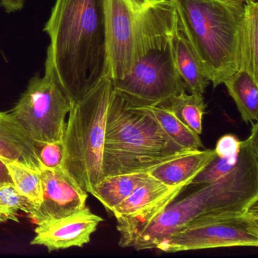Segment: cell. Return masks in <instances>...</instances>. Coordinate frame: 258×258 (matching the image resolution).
Here are the masks:
<instances>
[{
    "label": "cell",
    "instance_id": "1",
    "mask_svg": "<svg viewBox=\"0 0 258 258\" xmlns=\"http://www.w3.org/2000/svg\"><path fill=\"white\" fill-rule=\"evenodd\" d=\"M44 31L72 105L111 77L106 0H56Z\"/></svg>",
    "mask_w": 258,
    "mask_h": 258
},
{
    "label": "cell",
    "instance_id": "2",
    "mask_svg": "<svg viewBox=\"0 0 258 258\" xmlns=\"http://www.w3.org/2000/svg\"><path fill=\"white\" fill-rule=\"evenodd\" d=\"M175 18L170 0H153L139 19L132 69L113 81L116 93L133 106L165 105L170 98L185 91L173 57Z\"/></svg>",
    "mask_w": 258,
    "mask_h": 258
},
{
    "label": "cell",
    "instance_id": "3",
    "mask_svg": "<svg viewBox=\"0 0 258 258\" xmlns=\"http://www.w3.org/2000/svg\"><path fill=\"white\" fill-rule=\"evenodd\" d=\"M241 141L234 168L214 182L204 184L187 197L173 202L137 237L131 247L157 248L170 234L200 216L247 209L258 203V123Z\"/></svg>",
    "mask_w": 258,
    "mask_h": 258
},
{
    "label": "cell",
    "instance_id": "4",
    "mask_svg": "<svg viewBox=\"0 0 258 258\" xmlns=\"http://www.w3.org/2000/svg\"><path fill=\"white\" fill-rule=\"evenodd\" d=\"M187 152L164 133L152 113L133 106L114 90L105 126L104 176L147 173Z\"/></svg>",
    "mask_w": 258,
    "mask_h": 258
},
{
    "label": "cell",
    "instance_id": "5",
    "mask_svg": "<svg viewBox=\"0 0 258 258\" xmlns=\"http://www.w3.org/2000/svg\"><path fill=\"white\" fill-rule=\"evenodd\" d=\"M214 88L239 69L243 4L170 0Z\"/></svg>",
    "mask_w": 258,
    "mask_h": 258
},
{
    "label": "cell",
    "instance_id": "6",
    "mask_svg": "<svg viewBox=\"0 0 258 258\" xmlns=\"http://www.w3.org/2000/svg\"><path fill=\"white\" fill-rule=\"evenodd\" d=\"M114 93L111 77L104 78L72 104L66 122L64 167L88 193L105 177L104 140L108 107Z\"/></svg>",
    "mask_w": 258,
    "mask_h": 258
},
{
    "label": "cell",
    "instance_id": "7",
    "mask_svg": "<svg viewBox=\"0 0 258 258\" xmlns=\"http://www.w3.org/2000/svg\"><path fill=\"white\" fill-rule=\"evenodd\" d=\"M72 102L61 87L54 68L52 51L48 47L44 76L30 80L11 115L37 147L62 141L66 117Z\"/></svg>",
    "mask_w": 258,
    "mask_h": 258
},
{
    "label": "cell",
    "instance_id": "8",
    "mask_svg": "<svg viewBox=\"0 0 258 258\" xmlns=\"http://www.w3.org/2000/svg\"><path fill=\"white\" fill-rule=\"evenodd\" d=\"M258 246V203L239 211L200 216L170 234L156 249L166 253Z\"/></svg>",
    "mask_w": 258,
    "mask_h": 258
},
{
    "label": "cell",
    "instance_id": "9",
    "mask_svg": "<svg viewBox=\"0 0 258 258\" xmlns=\"http://www.w3.org/2000/svg\"><path fill=\"white\" fill-rule=\"evenodd\" d=\"M153 0H106L110 75L119 81L134 64V43L139 19Z\"/></svg>",
    "mask_w": 258,
    "mask_h": 258
},
{
    "label": "cell",
    "instance_id": "10",
    "mask_svg": "<svg viewBox=\"0 0 258 258\" xmlns=\"http://www.w3.org/2000/svg\"><path fill=\"white\" fill-rule=\"evenodd\" d=\"M42 200L28 215L34 224L71 215L87 206L88 192L64 167H42Z\"/></svg>",
    "mask_w": 258,
    "mask_h": 258
},
{
    "label": "cell",
    "instance_id": "11",
    "mask_svg": "<svg viewBox=\"0 0 258 258\" xmlns=\"http://www.w3.org/2000/svg\"><path fill=\"white\" fill-rule=\"evenodd\" d=\"M102 221L86 206L71 215L37 224L31 244L44 246L49 252L81 247L90 242L92 234Z\"/></svg>",
    "mask_w": 258,
    "mask_h": 258
},
{
    "label": "cell",
    "instance_id": "12",
    "mask_svg": "<svg viewBox=\"0 0 258 258\" xmlns=\"http://www.w3.org/2000/svg\"><path fill=\"white\" fill-rule=\"evenodd\" d=\"M172 46L175 64L185 89L190 93L203 95L210 81L176 12L172 34Z\"/></svg>",
    "mask_w": 258,
    "mask_h": 258
},
{
    "label": "cell",
    "instance_id": "13",
    "mask_svg": "<svg viewBox=\"0 0 258 258\" xmlns=\"http://www.w3.org/2000/svg\"><path fill=\"white\" fill-rule=\"evenodd\" d=\"M217 157L214 149L193 150L158 164L147 172L167 186L189 185L197 176Z\"/></svg>",
    "mask_w": 258,
    "mask_h": 258
},
{
    "label": "cell",
    "instance_id": "14",
    "mask_svg": "<svg viewBox=\"0 0 258 258\" xmlns=\"http://www.w3.org/2000/svg\"><path fill=\"white\" fill-rule=\"evenodd\" d=\"M0 159L4 162L19 160L33 168L41 170L38 149L21 129L10 113L0 121Z\"/></svg>",
    "mask_w": 258,
    "mask_h": 258
},
{
    "label": "cell",
    "instance_id": "15",
    "mask_svg": "<svg viewBox=\"0 0 258 258\" xmlns=\"http://www.w3.org/2000/svg\"><path fill=\"white\" fill-rule=\"evenodd\" d=\"M223 84L245 123L258 120V78L247 71H237Z\"/></svg>",
    "mask_w": 258,
    "mask_h": 258
},
{
    "label": "cell",
    "instance_id": "16",
    "mask_svg": "<svg viewBox=\"0 0 258 258\" xmlns=\"http://www.w3.org/2000/svg\"><path fill=\"white\" fill-rule=\"evenodd\" d=\"M238 51L239 69L247 71L258 78V4L256 0H244Z\"/></svg>",
    "mask_w": 258,
    "mask_h": 258
},
{
    "label": "cell",
    "instance_id": "17",
    "mask_svg": "<svg viewBox=\"0 0 258 258\" xmlns=\"http://www.w3.org/2000/svg\"><path fill=\"white\" fill-rule=\"evenodd\" d=\"M147 175L148 173H135L105 176L95 185L90 194L102 204L106 211L111 212L133 192Z\"/></svg>",
    "mask_w": 258,
    "mask_h": 258
},
{
    "label": "cell",
    "instance_id": "18",
    "mask_svg": "<svg viewBox=\"0 0 258 258\" xmlns=\"http://www.w3.org/2000/svg\"><path fill=\"white\" fill-rule=\"evenodd\" d=\"M176 187L167 186L148 173L133 192L111 213L116 219L137 214L165 197Z\"/></svg>",
    "mask_w": 258,
    "mask_h": 258
},
{
    "label": "cell",
    "instance_id": "19",
    "mask_svg": "<svg viewBox=\"0 0 258 258\" xmlns=\"http://www.w3.org/2000/svg\"><path fill=\"white\" fill-rule=\"evenodd\" d=\"M143 108L152 113L164 133L181 147L189 151L203 148L199 135L187 127L165 105Z\"/></svg>",
    "mask_w": 258,
    "mask_h": 258
},
{
    "label": "cell",
    "instance_id": "20",
    "mask_svg": "<svg viewBox=\"0 0 258 258\" xmlns=\"http://www.w3.org/2000/svg\"><path fill=\"white\" fill-rule=\"evenodd\" d=\"M165 106L182 122L198 135L202 133V120L207 105L202 94L182 92L170 98Z\"/></svg>",
    "mask_w": 258,
    "mask_h": 258
},
{
    "label": "cell",
    "instance_id": "21",
    "mask_svg": "<svg viewBox=\"0 0 258 258\" xmlns=\"http://www.w3.org/2000/svg\"><path fill=\"white\" fill-rule=\"evenodd\" d=\"M6 165L16 189L25 196L35 208L38 207L43 194L40 170L33 168L19 160L7 161Z\"/></svg>",
    "mask_w": 258,
    "mask_h": 258
},
{
    "label": "cell",
    "instance_id": "22",
    "mask_svg": "<svg viewBox=\"0 0 258 258\" xmlns=\"http://www.w3.org/2000/svg\"><path fill=\"white\" fill-rule=\"evenodd\" d=\"M34 205L21 194L12 182H0V223L19 222L21 211L29 214Z\"/></svg>",
    "mask_w": 258,
    "mask_h": 258
},
{
    "label": "cell",
    "instance_id": "23",
    "mask_svg": "<svg viewBox=\"0 0 258 258\" xmlns=\"http://www.w3.org/2000/svg\"><path fill=\"white\" fill-rule=\"evenodd\" d=\"M238 154L229 156H217L190 182L189 185H204L224 176L235 167Z\"/></svg>",
    "mask_w": 258,
    "mask_h": 258
},
{
    "label": "cell",
    "instance_id": "24",
    "mask_svg": "<svg viewBox=\"0 0 258 258\" xmlns=\"http://www.w3.org/2000/svg\"><path fill=\"white\" fill-rule=\"evenodd\" d=\"M38 149V156L42 166L55 170L64 167V147L62 141L45 143Z\"/></svg>",
    "mask_w": 258,
    "mask_h": 258
},
{
    "label": "cell",
    "instance_id": "25",
    "mask_svg": "<svg viewBox=\"0 0 258 258\" xmlns=\"http://www.w3.org/2000/svg\"><path fill=\"white\" fill-rule=\"evenodd\" d=\"M241 141L232 134L223 136L217 141L215 152L217 156H229L239 153Z\"/></svg>",
    "mask_w": 258,
    "mask_h": 258
},
{
    "label": "cell",
    "instance_id": "26",
    "mask_svg": "<svg viewBox=\"0 0 258 258\" xmlns=\"http://www.w3.org/2000/svg\"><path fill=\"white\" fill-rule=\"evenodd\" d=\"M26 0H0V4L7 13L19 11L23 8Z\"/></svg>",
    "mask_w": 258,
    "mask_h": 258
},
{
    "label": "cell",
    "instance_id": "27",
    "mask_svg": "<svg viewBox=\"0 0 258 258\" xmlns=\"http://www.w3.org/2000/svg\"><path fill=\"white\" fill-rule=\"evenodd\" d=\"M12 182V179L6 162L0 159V182Z\"/></svg>",
    "mask_w": 258,
    "mask_h": 258
},
{
    "label": "cell",
    "instance_id": "28",
    "mask_svg": "<svg viewBox=\"0 0 258 258\" xmlns=\"http://www.w3.org/2000/svg\"><path fill=\"white\" fill-rule=\"evenodd\" d=\"M217 1H220V2L226 3V4H243L244 2V0H217Z\"/></svg>",
    "mask_w": 258,
    "mask_h": 258
},
{
    "label": "cell",
    "instance_id": "29",
    "mask_svg": "<svg viewBox=\"0 0 258 258\" xmlns=\"http://www.w3.org/2000/svg\"><path fill=\"white\" fill-rule=\"evenodd\" d=\"M7 113L6 112H0V121L4 120L7 116Z\"/></svg>",
    "mask_w": 258,
    "mask_h": 258
}]
</instances>
